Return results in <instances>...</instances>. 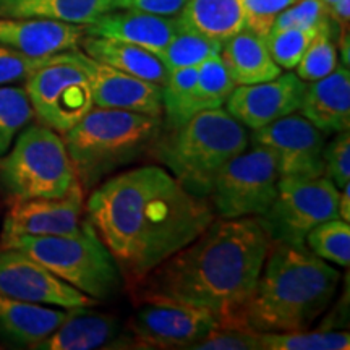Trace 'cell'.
<instances>
[{"mask_svg": "<svg viewBox=\"0 0 350 350\" xmlns=\"http://www.w3.org/2000/svg\"><path fill=\"white\" fill-rule=\"evenodd\" d=\"M90 57L80 49L52 55L28 80L25 90L39 124L64 135L93 104Z\"/></svg>", "mask_w": 350, "mask_h": 350, "instance_id": "8", "label": "cell"}, {"mask_svg": "<svg viewBox=\"0 0 350 350\" xmlns=\"http://www.w3.org/2000/svg\"><path fill=\"white\" fill-rule=\"evenodd\" d=\"M221 47L222 44L216 39L178 25L177 33L156 55L163 60L167 70H177L183 67H198L209 57L221 54Z\"/></svg>", "mask_w": 350, "mask_h": 350, "instance_id": "28", "label": "cell"}, {"mask_svg": "<svg viewBox=\"0 0 350 350\" xmlns=\"http://www.w3.org/2000/svg\"><path fill=\"white\" fill-rule=\"evenodd\" d=\"M161 129L163 117L91 107L62 135L83 191L94 190L109 174L150 150Z\"/></svg>", "mask_w": 350, "mask_h": 350, "instance_id": "5", "label": "cell"}, {"mask_svg": "<svg viewBox=\"0 0 350 350\" xmlns=\"http://www.w3.org/2000/svg\"><path fill=\"white\" fill-rule=\"evenodd\" d=\"M321 2H323V3H325V5H326L327 8H329V7L332 5V3H334V2H336V0H321Z\"/></svg>", "mask_w": 350, "mask_h": 350, "instance_id": "42", "label": "cell"}, {"mask_svg": "<svg viewBox=\"0 0 350 350\" xmlns=\"http://www.w3.org/2000/svg\"><path fill=\"white\" fill-rule=\"evenodd\" d=\"M326 139V131L319 130L299 112L253 130L252 133L253 143L273 152L281 177H323Z\"/></svg>", "mask_w": 350, "mask_h": 350, "instance_id": "12", "label": "cell"}, {"mask_svg": "<svg viewBox=\"0 0 350 350\" xmlns=\"http://www.w3.org/2000/svg\"><path fill=\"white\" fill-rule=\"evenodd\" d=\"M221 325L208 310L169 299H146L129 323L133 347L191 349Z\"/></svg>", "mask_w": 350, "mask_h": 350, "instance_id": "11", "label": "cell"}, {"mask_svg": "<svg viewBox=\"0 0 350 350\" xmlns=\"http://www.w3.org/2000/svg\"><path fill=\"white\" fill-rule=\"evenodd\" d=\"M350 334L344 331L260 332V350H349Z\"/></svg>", "mask_w": 350, "mask_h": 350, "instance_id": "29", "label": "cell"}, {"mask_svg": "<svg viewBox=\"0 0 350 350\" xmlns=\"http://www.w3.org/2000/svg\"><path fill=\"white\" fill-rule=\"evenodd\" d=\"M175 18L183 28L222 44L245 28L243 0H187Z\"/></svg>", "mask_w": 350, "mask_h": 350, "instance_id": "24", "label": "cell"}, {"mask_svg": "<svg viewBox=\"0 0 350 350\" xmlns=\"http://www.w3.org/2000/svg\"><path fill=\"white\" fill-rule=\"evenodd\" d=\"M339 26L334 23L329 13L318 25L317 33L312 42L306 47L300 62L297 64L295 73L305 83L319 80L329 75L338 65V44H336V31Z\"/></svg>", "mask_w": 350, "mask_h": 350, "instance_id": "27", "label": "cell"}, {"mask_svg": "<svg viewBox=\"0 0 350 350\" xmlns=\"http://www.w3.org/2000/svg\"><path fill=\"white\" fill-rule=\"evenodd\" d=\"M80 47L86 55L109 67L120 70L129 75L163 86L169 77V70L154 52L135 44L113 41L85 34Z\"/></svg>", "mask_w": 350, "mask_h": 350, "instance_id": "23", "label": "cell"}, {"mask_svg": "<svg viewBox=\"0 0 350 350\" xmlns=\"http://www.w3.org/2000/svg\"><path fill=\"white\" fill-rule=\"evenodd\" d=\"M279 180L273 152L253 143L221 169L209 193L211 206L222 219L260 217L274 203Z\"/></svg>", "mask_w": 350, "mask_h": 350, "instance_id": "9", "label": "cell"}, {"mask_svg": "<svg viewBox=\"0 0 350 350\" xmlns=\"http://www.w3.org/2000/svg\"><path fill=\"white\" fill-rule=\"evenodd\" d=\"M323 163H325V177L342 188L350 182V133L349 130L339 131L323 150Z\"/></svg>", "mask_w": 350, "mask_h": 350, "instance_id": "35", "label": "cell"}, {"mask_svg": "<svg viewBox=\"0 0 350 350\" xmlns=\"http://www.w3.org/2000/svg\"><path fill=\"white\" fill-rule=\"evenodd\" d=\"M85 213L133 286L216 219L208 198L191 193L159 165H142L100 182L91 190Z\"/></svg>", "mask_w": 350, "mask_h": 350, "instance_id": "1", "label": "cell"}, {"mask_svg": "<svg viewBox=\"0 0 350 350\" xmlns=\"http://www.w3.org/2000/svg\"><path fill=\"white\" fill-rule=\"evenodd\" d=\"M85 214V191L80 182L59 198L16 200L3 221L2 240L31 235H67L80 229Z\"/></svg>", "mask_w": 350, "mask_h": 350, "instance_id": "15", "label": "cell"}, {"mask_svg": "<svg viewBox=\"0 0 350 350\" xmlns=\"http://www.w3.org/2000/svg\"><path fill=\"white\" fill-rule=\"evenodd\" d=\"M340 36L339 41L336 42L339 46L340 51V59H342V64L345 67H349L350 64V41H349V28L347 29H339Z\"/></svg>", "mask_w": 350, "mask_h": 350, "instance_id": "41", "label": "cell"}, {"mask_svg": "<svg viewBox=\"0 0 350 350\" xmlns=\"http://www.w3.org/2000/svg\"><path fill=\"white\" fill-rule=\"evenodd\" d=\"M112 8V0H0V18H41L86 26Z\"/></svg>", "mask_w": 350, "mask_h": 350, "instance_id": "25", "label": "cell"}, {"mask_svg": "<svg viewBox=\"0 0 350 350\" xmlns=\"http://www.w3.org/2000/svg\"><path fill=\"white\" fill-rule=\"evenodd\" d=\"M0 294L38 305L73 310L93 306L96 300L70 286L26 253L0 250Z\"/></svg>", "mask_w": 350, "mask_h": 350, "instance_id": "13", "label": "cell"}, {"mask_svg": "<svg viewBox=\"0 0 350 350\" xmlns=\"http://www.w3.org/2000/svg\"><path fill=\"white\" fill-rule=\"evenodd\" d=\"M51 57H29L0 44V86L25 83Z\"/></svg>", "mask_w": 350, "mask_h": 350, "instance_id": "36", "label": "cell"}, {"mask_svg": "<svg viewBox=\"0 0 350 350\" xmlns=\"http://www.w3.org/2000/svg\"><path fill=\"white\" fill-rule=\"evenodd\" d=\"M306 83L288 70L273 80L235 86L226 111L245 129L258 130L300 111Z\"/></svg>", "mask_w": 350, "mask_h": 350, "instance_id": "14", "label": "cell"}, {"mask_svg": "<svg viewBox=\"0 0 350 350\" xmlns=\"http://www.w3.org/2000/svg\"><path fill=\"white\" fill-rule=\"evenodd\" d=\"M85 25L41 18H0V44L29 57H51L78 49Z\"/></svg>", "mask_w": 350, "mask_h": 350, "instance_id": "17", "label": "cell"}, {"mask_svg": "<svg viewBox=\"0 0 350 350\" xmlns=\"http://www.w3.org/2000/svg\"><path fill=\"white\" fill-rule=\"evenodd\" d=\"M2 248L26 253L57 278L94 300L107 299L120 286L119 266L88 217L73 234L47 237L20 235L2 240Z\"/></svg>", "mask_w": 350, "mask_h": 350, "instance_id": "6", "label": "cell"}, {"mask_svg": "<svg viewBox=\"0 0 350 350\" xmlns=\"http://www.w3.org/2000/svg\"><path fill=\"white\" fill-rule=\"evenodd\" d=\"M113 8H129L163 16H175L185 5L187 0H112Z\"/></svg>", "mask_w": 350, "mask_h": 350, "instance_id": "39", "label": "cell"}, {"mask_svg": "<svg viewBox=\"0 0 350 350\" xmlns=\"http://www.w3.org/2000/svg\"><path fill=\"white\" fill-rule=\"evenodd\" d=\"M318 28H281L271 29L265 36L271 57L282 70H294L305 54L306 47Z\"/></svg>", "mask_w": 350, "mask_h": 350, "instance_id": "33", "label": "cell"}, {"mask_svg": "<svg viewBox=\"0 0 350 350\" xmlns=\"http://www.w3.org/2000/svg\"><path fill=\"white\" fill-rule=\"evenodd\" d=\"M338 201L339 188L325 175L281 177L278 196L260 221L273 242L305 245L313 227L338 217Z\"/></svg>", "mask_w": 350, "mask_h": 350, "instance_id": "10", "label": "cell"}, {"mask_svg": "<svg viewBox=\"0 0 350 350\" xmlns=\"http://www.w3.org/2000/svg\"><path fill=\"white\" fill-rule=\"evenodd\" d=\"M327 7L321 0H297L275 18L273 28H318L321 20L327 15Z\"/></svg>", "mask_w": 350, "mask_h": 350, "instance_id": "37", "label": "cell"}, {"mask_svg": "<svg viewBox=\"0 0 350 350\" xmlns=\"http://www.w3.org/2000/svg\"><path fill=\"white\" fill-rule=\"evenodd\" d=\"M319 130L339 133L350 129V72L338 64L329 75L306 83L299 111Z\"/></svg>", "mask_w": 350, "mask_h": 350, "instance_id": "19", "label": "cell"}, {"mask_svg": "<svg viewBox=\"0 0 350 350\" xmlns=\"http://www.w3.org/2000/svg\"><path fill=\"white\" fill-rule=\"evenodd\" d=\"M88 67L96 107L163 117V86L96 62L91 57Z\"/></svg>", "mask_w": 350, "mask_h": 350, "instance_id": "16", "label": "cell"}, {"mask_svg": "<svg viewBox=\"0 0 350 350\" xmlns=\"http://www.w3.org/2000/svg\"><path fill=\"white\" fill-rule=\"evenodd\" d=\"M338 217L345 222H350V182L339 190Z\"/></svg>", "mask_w": 350, "mask_h": 350, "instance_id": "40", "label": "cell"}, {"mask_svg": "<svg viewBox=\"0 0 350 350\" xmlns=\"http://www.w3.org/2000/svg\"><path fill=\"white\" fill-rule=\"evenodd\" d=\"M78 183L62 135L29 124L0 157V185L13 201L59 198Z\"/></svg>", "mask_w": 350, "mask_h": 350, "instance_id": "7", "label": "cell"}, {"mask_svg": "<svg viewBox=\"0 0 350 350\" xmlns=\"http://www.w3.org/2000/svg\"><path fill=\"white\" fill-rule=\"evenodd\" d=\"M68 310L38 305L0 294V338L34 349L67 318Z\"/></svg>", "mask_w": 350, "mask_h": 350, "instance_id": "20", "label": "cell"}, {"mask_svg": "<svg viewBox=\"0 0 350 350\" xmlns=\"http://www.w3.org/2000/svg\"><path fill=\"white\" fill-rule=\"evenodd\" d=\"M306 248L318 258L332 265L349 268L350 265V224L336 217L321 222L308 232Z\"/></svg>", "mask_w": 350, "mask_h": 350, "instance_id": "30", "label": "cell"}, {"mask_svg": "<svg viewBox=\"0 0 350 350\" xmlns=\"http://www.w3.org/2000/svg\"><path fill=\"white\" fill-rule=\"evenodd\" d=\"M235 86L237 85L230 78L221 55L216 54L201 62L196 72L193 91L190 94V119L198 112L224 107Z\"/></svg>", "mask_w": 350, "mask_h": 350, "instance_id": "26", "label": "cell"}, {"mask_svg": "<svg viewBox=\"0 0 350 350\" xmlns=\"http://www.w3.org/2000/svg\"><path fill=\"white\" fill-rule=\"evenodd\" d=\"M339 279L306 245L273 242L240 323L258 332L304 331L331 304Z\"/></svg>", "mask_w": 350, "mask_h": 350, "instance_id": "3", "label": "cell"}, {"mask_svg": "<svg viewBox=\"0 0 350 350\" xmlns=\"http://www.w3.org/2000/svg\"><path fill=\"white\" fill-rule=\"evenodd\" d=\"M248 144L247 129L226 107H219L195 113L185 124L159 133L151 148L157 163L187 190L209 198L221 169Z\"/></svg>", "mask_w": 350, "mask_h": 350, "instance_id": "4", "label": "cell"}, {"mask_svg": "<svg viewBox=\"0 0 350 350\" xmlns=\"http://www.w3.org/2000/svg\"><path fill=\"white\" fill-rule=\"evenodd\" d=\"M190 350H260V332L247 326L219 325Z\"/></svg>", "mask_w": 350, "mask_h": 350, "instance_id": "34", "label": "cell"}, {"mask_svg": "<svg viewBox=\"0 0 350 350\" xmlns=\"http://www.w3.org/2000/svg\"><path fill=\"white\" fill-rule=\"evenodd\" d=\"M178 29L175 16L154 15L129 8H112L85 26L90 36L107 38L144 47L157 54Z\"/></svg>", "mask_w": 350, "mask_h": 350, "instance_id": "18", "label": "cell"}, {"mask_svg": "<svg viewBox=\"0 0 350 350\" xmlns=\"http://www.w3.org/2000/svg\"><path fill=\"white\" fill-rule=\"evenodd\" d=\"M269 234L260 217L214 219L182 250L137 284L142 300L169 299L208 310L221 325L240 317L268 258Z\"/></svg>", "mask_w": 350, "mask_h": 350, "instance_id": "2", "label": "cell"}, {"mask_svg": "<svg viewBox=\"0 0 350 350\" xmlns=\"http://www.w3.org/2000/svg\"><path fill=\"white\" fill-rule=\"evenodd\" d=\"M198 67L169 70L163 85V117L167 129H174L190 119V94L193 91Z\"/></svg>", "mask_w": 350, "mask_h": 350, "instance_id": "32", "label": "cell"}, {"mask_svg": "<svg viewBox=\"0 0 350 350\" xmlns=\"http://www.w3.org/2000/svg\"><path fill=\"white\" fill-rule=\"evenodd\" d=\"M219 55L237 86L273 80L282 73L271 57L265 38L247 28L226 39Z\"/></svg>", "mask_w": 350, "mask_h": 350, "instance_id": "22", "label": "cell"}, {"mask_svg": "<svg viewBox=\"0 0 350 350\" xmlns=\"http://www.w3.org/2000/svg\"><path fill=\"white\" fill-rule=\"evenodd\" d=\"M297 0H243L245 28L265 38L275 18Z\"/></svg>", "mask_w": 350, "mask_h": 350, "instance_id": "38", "label": "cell"}, {"mask_svg": "<svg viewBox=\"0 0 350 350\" xmlns=\"http://www.w3.org/2000/svg\"><path fill=\"white\" fill-rule=\"evenodd\" d=\"M120 323L112 314L90 312L88 306L68 310L62 325L34 349L93 350L112 347L120 338Z\"/></svg>", "mask_w": 350, "mask_h": 350, "instance_id": "21", "label": "cell"}, {"mask_svg": "<svg viewBox=\"0 0 350 350\" xmlns=\"http://www.w3.org/2000/svg\"><path fill=\"white\" fill-rule=\"evenodd\" d=\"M33 119L34 111L25 86H0V157L10 150L16 135Z\"/></svg>", "mask_w": 350, "mask_h": 350, "instance_id": "31", "label": "cell"}]
</instances>
